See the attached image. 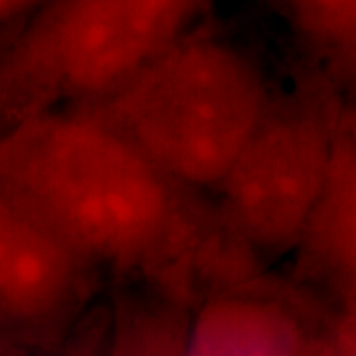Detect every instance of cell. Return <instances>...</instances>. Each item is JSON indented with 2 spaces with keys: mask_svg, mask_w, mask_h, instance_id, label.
<instances>
[{
  "mask_svg": "<svg viewBox=\"0 0 356 356\" xmlns=\"http://www.w3.org/2000/svg\"><path fill=\"white\" fill-rule=\"evenodd\" d=\"M0 192L24 204L95 266L172 269L210 250L206 218L175 180L99 117L30 115L0 145Z\"/></svg>",
  "mask_w": 356,
  "mask_h": 356,
  "instance_id": "1",
  "label": "cell"
},
{
  "mask_svg": "<svg viewBox=\"0 0 356 356\" xmlns=\"http://www.w3.org/2000/svg\"><path fill=\"white\" fill-rule=\"evenodd\" d=\"M264 72L194 32L107 99L81 107L186 191L220 188L271 103Z\"/></svg>",
  "mask_w": 356,
  "mask_h": 356,
  "instance_id": "2",
  "label": "cell"
},
{
  "mask_svg": "<svg viewBox=\"0 0 356 356\" xmlns=\"http://www.w3.org/2000/svg\"><path fill=\"white\" fill-rule=\"evenodd\" d=\"M212 0H44L4 51L6 123L107 99L196 32Z\"/></svg>",
  "mask_w": 356,
  "mask_h": 356,
  "instance_id": "3",
  "label": "cell"
},
{
  "mask_svg": "<svg viewBox=\"0 0 356 356\" xmlns=\"http://www.w3.org/2000/svg\"><path fill=\"white\" fill-rule=\"evenodd\" d=\"M341 111L318 79L271 97L218 188L220 222L243 250L275 255L299 248L325 186Z\"/></svg>",
  "mask_w": 356,
  "mask_h": 356,
  "instance_id": "4",
  "label": "cell"
},
{
  "mask_svg": "<svg viewBox=\"0 0 356 356\" xmlns=\"http://www.w3.org/2000/svg\"><path fill=\"white\" fill-rule=\"evenodd\" d=\"M93 266L46 220L0 192V281L10 317L42 321L60 313Z\"/></svg>",
  "mask_w": 356,
  "mask_h": 356,
  "instance_id": "5",
  "label": "cell"
},
{
  "mask_svg": "<svg viewBox=\"0 0 356 356\" xmlns=\"http://www.w3.org/2000/svg\"><path fill=\"white\" fill-rule=\"evenodd\" d=\"M297 250L311 269L356 287V107L343 105L325 186Z\"/></svg>",
  "mask_w": 356,
  "mask_h": 356,
  "instance_id": "6",
  "label": "cell"
},
{
  "mask_svg": "<svg viewBox=\"0 0 356 356\" xmlns=\"http://www.w3.org/2000/svg\"><path fill=\"white\" fill-rule=\"evenodd\" d=\"M295 341V325L281 307L232 295L204 311L184 356H293Z\"/></svg>",
  "mask_w": 356,
  "mask_h": 356,
  "instance_id": "7",
  "label": "cell"
},
{
  "mask_svg": "<svg viewBox=\"0 0 356 356\" xmlns=\"http://www.w3.org/2000/svg\"><path fill=\"white\" fill-rule=\"evenodd\" d=\"M293 34L315 50L356 60V0H273Z\"/></svg>",
  "mask_w": 356,
  "mask_h": 356,
  "instance_id": "8",
  "label": "cell"
},
{
  "mask_svg": "<svg viewBox=\"0 0 356 356\" xmlns=\"http://www.w3.org/2000/svg\"><path fill=\"white\" fill-rule=\"evenodd\" d=\"M44 0H0L2 4V16L4 18H14L18 14L30 13L38 6Z\"/></svg>",
  "mask_w": 356,
  "mask_h": 356,
  "instance_id": "9",
  "label": "cell"
},
{
  "mask_svg": "<svg viewBox=\"0 0 356 356\" xmlns=\"http://www.w3.org/2000/svg\"><path fill=\"white\" fill-rule=\"evenodd\" d=\"M343 356H356V311L348 321L343 337Z\"/></svg>",
  "mask_w": 356,
  "mask_h": 356,
  "instance_id": "10",
  "label": "cell"
},
{
  "mask_svg": "<svg viewBox=\"0 0 356 356\" xmlns=\"http://www.w3.org/2000/svg\"><path fill=\"white\" fill-rule=\"evenodd\" d=\"M348 65H350V70H353V74H355V77H356V60H350V62H348Z\"/></svg>",
  "mask_w": 356,
  "mask_h": 356,
  "instance_id": "11",
  "label": "cell"
}]
</instances>
